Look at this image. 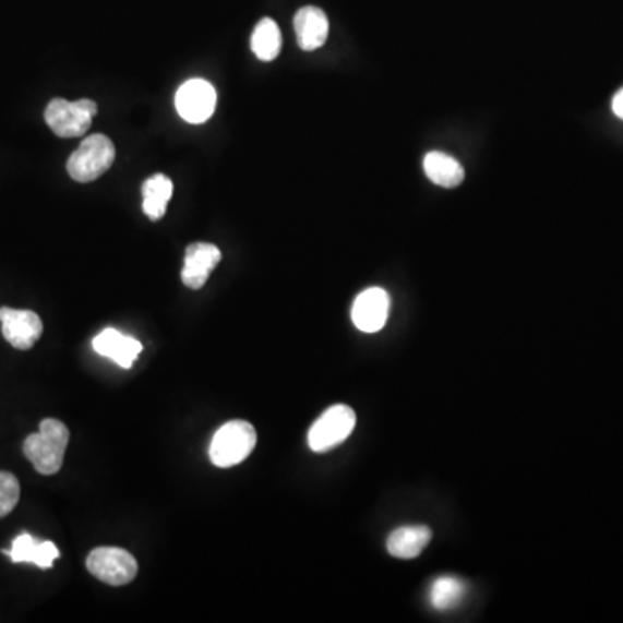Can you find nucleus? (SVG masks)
<instances>
[{
    "instance_id": "7",
    "label": "nucleus",
    "mask_w": 623,
    "mask_h": 623,
    "mask_svg": "<svg viewBox=\"0 0 623 623\" xmlns=\"http://www.w3.org/2000/svg\"><path fill=\"white\" fill-rule=\"evenodd\" d=\"M217 93L206 80L194 79L177 91L176 108L189 123H205L214 115Z\"/></svg>"
},
{
    "instance_id": "13",
    "label": "nucleus",
    "mask_w": 623,
    "mask_h": 623,
    "mask_svg": "<svg viewBox=\"0 0 623 623\" xmlns=\"http://www.w3.org/2000/svg\"><path fill=\"white\" fill-rule=\"evenodd\" d=\"M5 556L13 563H34L38 568H52L55 560L59 558V549L49 540L34 539L29 534H22L14 539L13 548L4 549Z\"/></svg>"
},
{
    "instance_id": "4",
    "label": "nucleus",
    "mask_w": 623,
    "mask_h": 623,
    "mask_svg": "<svg viewBox=\"0 0 623 623\" xmlns=\"http://www.w3.org/2000/svg\"><path fill=\"white\" fill-rule=\"evenodd\" d=\"M97 105L91 99L70 103L67 99H52L47 105L46 123L58 137L73 139L87 134L96 117Z\"/></svg>"
},
{
    "instance_id": "8",
    "label": "nucleus",
    "mask_w": 623,
    "mask_h": 623,
    "mask_svg": "<svg viewBox=\"0 0 623 623\" xmlns=\"http://www.w3.org/2000/svg\"><path fill=\"white\" fill-rule=\"evenodd\" d=\"M2 335L9 345L17 350H29L43 336V319L32 310H16L2 307L0 309Z\"/></svg>"
},
{
    "instance_id": "19",
    "label": "nucleus",
    "mask_w": 623,
    "mask_h": 623,
    "mask_svg": "<svg viewBox=\"0 0 623 623\" xmlns=\"http://www.w3.org/2000/svg\"><path fill=\"white\" fill-rule=\"evenodd\" d=\"M20 481L13 474L0 471V518H4L9 513H13L20 501Z\"/></svg>"
},
{
    "instance_id": "14",
    "label": "nucleus",
    "mask_w": 623,
    "mask_h": 623,
    "mask_svg": "<svg viewBox=\"0 0 623 623\" xmlns=\"http://www.w3.org/2000/svg\"><path fill=\"white\" fill-rule=\"evenodd\" d=\"M431 540V530L424 525L400 527L390 534L386 549L398 560H415L424 551Z\"/></svg>"
},
{
    "instance_id": "10",
    "label": "nucleus",
    "mask_w": 623,
    "mask_h": 623,
    "mask_svg": "<svg viewBox=\"0 0 623 623\" xmlns=\"http://www.w3.org/2000/svg\"><path fill=\"white\" fill-rule=\"evenodd\" d=\"M220 260L223 253L215 244H189L182 268V283L191 289L203 288Z\"/></svg>"
},
{
    "instance_id": "12",
    "label": "nucleus",
    "mask_w": 623,
    "mask_h": 623,
    "mask_svg": "<svg viewBox=\"0 0 623 623\" xmlns=\"http://www.w3.org/2000/svg\"><path fill=\"white\" fill-rule=\"evenodd\" d=\"M295 32H297L300 49L310 50L323 47L330 35V22L323 9L307 5L295 14Z\"/></svg>"
},
{
    "instance_id": "15",
    "label": "nucleus",
    "mask_w": 623,
    "mask_h": 623,
    "mask_svg": "<svg viewBox=\"0 0 623 623\" xmlns=\"http://www.w3.org/2000/svg\"><path fill=\"white\" fill-rule=\"evenodd\" d=\"M424 173L440 188H457L465 180V168L452 156L433 151L424 156Z\"/></svg>"
},
{
    "instance_id": "17",
    "label": "nucleus",
    "mask_w": 623,
    "mask_h": 623,
    "mask_svg": "<svg viewBox=\"0 0 623 623\" xmlns=\"http://www.w3.org/2000/svg\"><path fill=\"white\" fill-rule=\"evenodd\" d=\"M280 47H283V37L279 26L271 17H264L253 29L251 50L262 61H273L279 56Z\"/></svg>"
},
{
    "instance_id": "18",
    "label": "nucleus",
    "mask_w": 623,
    "mask_h": 623,
    "mask_svg": "<svg viewBox=\"0 0 623 623\" xmlns=\"http://www.w3.org/2000/svg\"><path fill=\"white\" fill-rule=\"evenodd\" d=\"M466 595V584L457 577H439L430 587V602L435 610L456 608Z\"/></svg>"
},
{
    "instance_id": "2",
    "label": "nucleus",
    "mask_w": 623,
    "mask_h": 623,
    "mask_svg": "<svg viewBox=\"0 0 623 623\" xmlns=\"http://www.w3.org/2000/svg\"><path fill=\"white\" fill-rule=\"evenodd\" d=\"M255 445V428L248 421H229L215 433L209 444V459L217 468H232L243 463Z\"/></svg>"
},
{
    "instance_id": "16",
    "label": "nucleus",
    "mask_w": 623,
    "mask_h": 623,
    "mask_svg": "<svg viewBox=\"0 0 623 623\" xmlns=\"http://www.w3.org/2000/svg\"><path fill=\"white\" fill-rule=\"evenodd\" d=\"M173 182L164 173H156L144 182L143 209L149 220H159L167 214V206L172 200Z\"/></svg>"
},
{
    "instance_id": "11",
    "label": "nucleus",
    "mask_w": 623,
    "mask_h": 623,
    "mask_svg": "<svg viewBox=\"0 0 623 623\" xmlns=\"http://www.w3.org/2000/svg\"><path fill=\"white\" fill-rule=\"evenodd\" d=\"M93 347L99 356L113 360L115 364L123 369L132 368L139 354L143 351V345L139 344L137 339L123 335L113 327L100 331L94 338Z\"/></svg>"
},
{
    "instance_id": "5",
    "label": "nucleus",
    "mask_w": 623,
    "mask_h": 623,
    "mask_svg": "<svg viewBox=\"0 0 623 623\" xmlns=\"http://www.w3.org/2000/svg\"><path fill=\"white\" fill-rule=\"evenodd\" d=\"M87 570L108 586H127L137 577L139 565L120 548H97L87 558Z\"/></svg>"
},
{
    "instance_id": "3",
    "label": "nucleus",
    "mask_w": 623,
    "mask_h": 623,
    "mask_svg": "<svg viewBox=\"0 0 623 623\" xmlns=\"http://www.w3.org/2000/svg\"><path fill=\"white\" fill-rule=\"evenodd\" d=\"M115 161V144L103 134L84 139L79 149L68 159V173L76 182H93L108 172Z\"/></svg>"
},
{
    "instance_id": "20",
    "label": "nucleus",
    "mask_w": 623,
    "mask_h": 623,
    "mask_svg": "<svg viewBox=\"0 0 623 623\" xmlns=\"http://www.w3.org/2000/svg\"><path fill=\"white\" fill-rule=\"evenodd\" d=\"M611 108H613V113L616 117L622 118L623 120V88L616 93V96L613 97V103H611Z\"/></svg>"
},
{
    "instance_id": "9",
    "label": "nucleus",
    "mask_w": 623,
    "mask_h": 623,
    "mask_svg": "<svg viewBox=\"0 0 623 623\" xmlns=\"http://www.w3.org/2000/svg\"><path fill=\"white\" fill-rule=\"evenodd\" d=\"M390 314V297L385 289L369 288L356 298L351 307V321L362 333L383 330Z\"/></svg>"
},
{
    "instance_id": "6",
    "label": "nucleus",
    "mask_w": 623,
    "mask_h": 623,
    "mask_svg": "<svg viewBox=\"0 0 623 623\" xmlns=\"http://www.w3.org/2000/svg\"><path fill=\"white\" fill-rule=\"evenodd\" d=\"M356 412L348 406H333L312 424L309 431V447L326 452L344 444L356 428Z\"/></svg>"
},
{
    "instance_id": "1",
    "label": "nucleus",
    "mask_w": 623,
    "mask_h": 623,
    "mask_svg": "<svg viewBox=\"0 0 623 623\" xmlns=\"http://www.w3.org/2000/svg\"><path fill=\"white\" fill-rule=\"evenodd\" d=\"M68 442L70 431L64 423L58 419H44L38 433L26 436L23 452L38 474L50 477L58 474L63 466Z\"/></svg>"
}]
</instances>
